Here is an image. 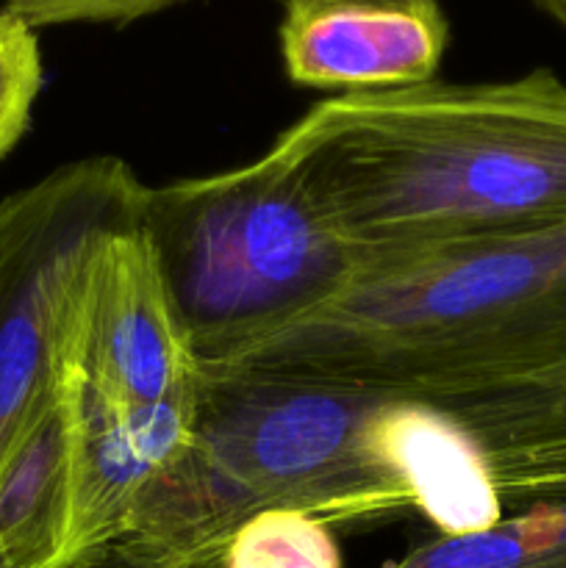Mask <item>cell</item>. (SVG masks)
Instances as JSON below:
<instances>
[{
    "instance_id": "1",
    "label": "cell",
    "mask_w": 566,
    "mask_h": 568,
    "mask_svg": "<svg viewBox=\"0 0 566 568\" xmlns=\"http://www.w3.org/2000/svg\"><path fill=\"white\" fill-rule=\"evenodd\" d=\"M266 153L366 261L566 225V81L553 70L336 94Z\"/></svg>"
},
{
    "instance_id": "2",
    "label": "cell",
    "mask_w": 566,
    "mask_h": 568,
    "mask_svg": "<svg viewBox=\"0 0 566 568\" xmlns=\"http://www.w3.org/2000/svg\"><path fill=\"white\" fill-rule=\"evenodd\" d=\"M414 399L253 372L200 369L186 449L153 483L114 549L155 568H220L264 510L366 521L414 510Z\"/></svg>"
},
{
    "instance_id": "3",
    "label": "cell",
    "mask_w": 566,
    "mask_h": 568,
    "mask_svg": "<svg viewBox=\"0 0 566 568\" xmlns=\"http://www.w3.org/2000/svg\"><path fill=\"white\" fill-rule=\"evenodd\" d=\"M566 358V225L366 261L314 314L205 372L425 397Z\"/></svg>"
},
{
    "instance_id": "4",
    "label": "cell",
    "mask_w": 566,
    "mask_h": 568,
    "mask_svg": "<svg viewBox=\"0 0 566 568\" xmlns=\"http://www.w3.org/2000/svg\"><path fill=\"white\" fill-rule=\"evenodd\" d=\"M142 231L200 366L225 364L336 300L364 270L270 153L148 186Z\"/></svg>"
},
{
    "instance_id": "5",
    "label": "cell",
    "mask_w": 566,
    "mask_h": 568,
    "mask_svg": "<svg viewBox=\"0 0 566 568\" xmlns=\"http://www.w3.org/2000/svg\"><path fill=\"white\" fill-rule=\"evenodd\" d=\"M148 186L89 155L0 200V466L59 386L67 297L103 239L142 225Z\"/></svg>"
},
{
    "instance_id": "6",
    "label": "cell",
    "mask_w": 566,
    "mask_h": 568,
    "mask_svg": "<svg viewBox=\"0 0 566 568\" xmlns=\"http://www.w3.org/2000/svg\"><path fill=\"white\" fill-rule=\"evenodd\" d=\"M59 372L125 405L198 386L200 361L142 225L103 239L83 261L61 322Z\"/></svg>"
},
{
    "instance_id": "7",
    "label": "cell",
    "mask_w": 566,
    "mask_h": 568,
    "mask_svg": "<svg viewBox=\"0 0 566 568\" xmlns=\"http://www.w3.org/2000/svg\"><path fill=\"white\" fill-rule=\"evenodd\" d=\"M72 425V568L125 536L153 483L186 449L198 419L200 381L159 405H125L59 372Z\"/></svg>"
},
{
    "instance_id": "8",
    "label": "cell",
    "mask_w": 566,
    "mask_h": 568,
    "mask_svg": "<svg viewBox=\"0 0 566 568\" xmlns=\"http://www.w3.org/2000/svg\"><path fill=\"white\" fill-rule=\"evenodd\" d=\"M447 37L438 0H286L281 55L300 87L377 92L433 81Z\"/></svg>"
},
{
    "instance_id": "9",
    "label": "cell",
    "mask_w": 566,
    "mask_h": 568,
    "mask_svg": "<svg viewBox=\"0 0 566 568\" xmlns=\"http://www.w3.org/2000/svg\"><path fill=\"white\" fill-rule=\"evenodd\" d=\"M405 399L442 410L469 433L505 508L566 494V358Z\"/></svg>"
},
{
    "instance_id": "10",
    "label": "cell",
    "mask_w": 566,
    "mask_h": 568,
    "mask_svg": "<svg viewBox=\"0 0 566 568\" xmlns=\"http://www.w3.org/2000/svg\"><path fill=\"white\" fill-rule=\"evenodd\" d=\"M72 425L61 386L0 466V566L72 568Z\"/></svg>"
},
{
    "instance_id": "11",
    "label": "cell",
    "mask_w": 566,
    "mask_h": 568,
    "mask_svg": "<svg viewBox=\"0 0 566 568\" xmlns=\"http://www.w3.org/2000/svg\"><path fill=\"white\" fill-rule=\"evenodd\" d=\"M78 568H155L120 549ZM386 568H566V494L522 505L475 536H436Z\"/></svg>"
},
{
    "instance_id": "12",
    "label": "cell",
    "mask_w": 566,
    "mask_h": 568,
    "mask_svg": "<svg viewBox=\"0 0 566 568\" xmlns=\"http://www.w3.org/2000/svg\"><path fill=\"white\" fill-rule=\"evenodd\" d=\"M220 568H342V552L327 521L303 510H264L233 532Z\"/></svg>"
},
{
    "instance_id": "13",
    "label": "cell",
    "mask_w": 566,
    "mask_h": 568,
    "mask_svg": "<svg viewBox=\"0 0 566 568\" xmlns=\"http://www.w3.org/2000/svg\"><path fill=\"white\" fill-rule=\"evenodd\" d=\"M42 89V53L28 22L0 9V159L20 142Z\"/></svg>"
},
{
    "instance_id": "14",
    "label": "cell",
    "mask_w": 566,
    "mask_h": 568,
    "mask_svg": "<svg viewBox=\"0 0 566 568\" xmlns=\"http://www.w3.org/2000/svg\"><path fill=\"white\" fill-rule=\"evenodd\" d=\"M181 0H3V9L31 28L67 22H131Z\"/></svg>"
},
{
    "instance_id": "15",
    "label": "cell",
    "mask_w": 566,
    "mask_h": 568,
    "mask_svg": "<svg viewBox=\"0 0 566 568\" xmlns=\"http://www.w3.org/2000/svg\"><path fill=\"white\" fill-rule=\"evenodd\" d=\"M547 14H553L560 26L566 28V0H536Z\"/></svg>"
},
{
    "instance_id": "16",
    "label": "cell",
    "mask_w": 566,
    "mask_h": 568,
    "mask_svg": "<svg viewBox=\"0 0 566 568\" xmlns=\"http://www.w3.org/2000/svg\"><path fill=\"white\" fill-rule=\"evenodd\" d=\"M0 568H6V566H0Z\"/></svg>"
}]
</instances>
